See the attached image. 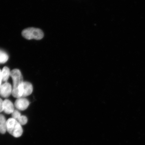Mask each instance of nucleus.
<instances>
[{
    "label": "nucleus",
    "instance_id": "0eeeda50",
    "mask_svg": "<svg viewBox=\"0 0 145 145\" xmlns=\"http://www.w3.org/2000/svg\"><path fill=\"white\" fill-rule=\"evenodd\" d=\"M14 110V106L12 103L8 99L3 101V111L7 114H12Z\"/></svg>",
    "mask_w": 145,
    "mask_h": 145
},
{
    "label": "nucleus",
    "instance_id": "423d86ee",
    "mask_svg": "<svg viewBox=\"0 0 145 145\" xmlns=\"http://www.w3.org/2000/svg\"><path fill=\"white\" fill-rule=\"evenodd\" d=\"M29 102L26 99L21 97L18 99L14 103V105L18 109L20 110H25L28 108Z\"/></svg>",
    "mask_w": 145,
    "mask_h": 145
},
{
    "label": "nucleus",
    "instance_id": "ddd939ff",
    "mask_svg": "<svg viewBox=\"0 0 145 145\" xmlns=\"http://www.w3.org/2000/svg\"><path fill=\"white\" fill-rule=\"evenodd\" d=\"M3 101L0 98V113L3 111Z\"/></svg>",
    "mask_w": 145,
    "mask_h": 145
},
{
    "label": "nucleus",
    "instance_id": "9b49d317",
    "mask_svg": "<svg viewBox=\"0 0 145 145\" xmlns=\"http://www.w3.org/2000/svg\"><path fill=\"white\" fill-rule=\"evenodd\" d=\"M17 121L21 125H24L26 124L28 121V119L25 116H21Z\"/></svg>",
    "mask_w": 145,
    "mask_h": 145
},
{
    "label": "nucleus",
    "instance_id": "f257e3e1",
    "mask_svg": "<svg viewBox=\"0 0 145 145\" xmlns=\"http://www.w3.org/2000/svg\"><path fill=\"white\" fill-rule=\"evenodd\" d=\"M7 131L15 137H20L23 133L21 125L17 120L12 118L7 120Z\"/></svg>",
    "mask_w": 145,
    "mask_h": 145
},
{
    "label": "nucleus",
    "instance_id": "7ed1b4c3",
    "mask_svg": "<svg viewBox=\"0 0 145 145\" xmlns=\"http://www.w3.org/2000/svg\"><path fill=\"white\" fill-rule=\"evenodd\" d=\"M10 76L12 77L13 82L12 91H15L17 90L23 84V77L20 71L17 69H15L11 71Z\"/></svg>",
    "mask_w": 145,
    "mask_h": 145
},
{
    "label": "nucleus",
    "instance_id": "1a4fd4ad",
    "mask_svg": "<svg viewBox=\"0 0 145 145\" xmlns=\"http://www.w3.org/2000/svg\"><path fill=\"white\" fill-rule=\"evenodd\" d=\"M3 81L7 82L10 76V72L9 69L7 67H5L1 71Z\"/></svg>",
    "mask_w": 145,
    "mask_h": 145
},
{
    "label": "nucleus",
    "instance_id": "39448f33",
    "mask_svg": "<svg viewBox=\"0 0 145 145\" xmlns=\"http://www.w3.org/2000/svg\"><path fill=\"white\" fill-rule=\"evenodd\" d=\"M12 89L10 83L6 82L0 86V96L7 98L12 94Z\"/></svg>",
    "mask_w": 145,
    "mask_h": 145
},
{
    "label": "nucleus",
    "instance_id": "6e6552de",
    "mask_svg": "<svg viewBox=\"0 0 145 145\" xmlns=\"http://www.w3.org/2000/svg\"><path fill=\"white\" fill-rule=\"evenodd\" d=\"M7 122L4 116L0 114V133L5 134L7 131Z\"/></svg>",
    "mask_w": 145,
    "mask_h": 145
},
{
    "label": "nucleus",
    "instance_id": "20e7f679",
    "mask_svg": "<svg viewBox=\"0 0 145 145\" xmlns=\"http://www.w3.org/2000/svg\"><path fill=\"white\" fill-rule=\"evenodd\" d=\"M33 86L31 83L28 82H24L19 90L20 97H27L32 93Z\"/></svg>",
    "mask_w": 145,
    "mask_h": 145
},
{
    "label": "nucleus",
    "instance_id": "f8f14e48",
    "mask_svg": "<svg viewBox=\"0 0 145 145\" xmlns=\"http://www.w3.org/2000/svg\"><path fill=\"white\" fill-rule=\"evenodd\" d=\"M12 118L17 120L21 116V114L17 110H14V112L12 114Z\"/></svg>",
    "mask_w": 145,
    "mask_h": 145
},
{
    "label": "nucleus",
    "instance_id": "9d476101",
    "mask_svg": "<svg viewBox=\"0 0 145 145\" xmlns=\"http://www.w3.org/2000/svg\"><path fill=\"white\" fill-rule=\"evenodd\" d=\"M8 56L6 52L0 50V63H5L8 61Z\"/></svg>",
    "mask_w": 145,
    "mask_h": 145
},
{
    "label": "nucleus",
    "instance_id": "4468645a",
    "mask_svg": "<svg viewBox=\"0 0 145 145\" xmlns=\"http://www.w3.org/2000/svg\"><path fill=\"white\" fill-rule=\"evenodd\" d=\"M2 81H3L1 71L0 70V86H1Z\"/></svg>",
    "mask_w": 145,
    "mask_h": 145
},
{
    "label": "nucleus",
    "instance_id": "f03ea898",
    "mask_svg": "<svg viewBox=\"0 0 145 145\" xmlns=\"http://www.w3.org/2000/svg\"><path fill=\"white\" fill-rule=\"evenodd\" d=\"M22 35L25 39L28 40H40L43 38L44 34L40 29L29 28L23 31Z\"/></svg>",
    "mask_w": 145,
    "mask_h": 145
}]
</instances>
